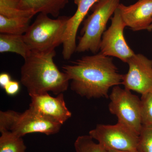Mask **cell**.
<instances>
[{
	"mask_svg": "<svg viewBox=\"0 0 152 152\" xmlns=\"http://www.w3.org/2000/svg\"><path fill=\"white\" fill-rule=\"evenodd\" d=\"M111 18V24L102 37L100 53L104 56L118 58L127 63L135 55L125 39L124 30L126 26L118 9H117Z\"/></svg>",
	"mask_w": 152,
	"mask_h": 152,
	"instance_id": "obj_8",
	"label": "cell"
},
{
	"mask_svg": "<svg viewBox=\"0 0 152 152\" xmlns=\"http://www.w3.org/2000/svg\"><path fill=\"white\" fill-rule=\"evenodd\" d=\"M74 3L76 4V5H77L80 2V0H73Z\"/></svg>",
	"mask_w": 152,
	"mask_h": 152,
	"instance_id": "obj_23",
	"label": "cell"
},
{
	"mask_svg": "<svg viewBox=\"0 0 152 152\" xmlns=\"http://www.w3.org/2000/svg\"><path fill=\"white\" fill-rule=\"evenodd\" d=\"M4 89L7 94L13 96L18 94L20 91V83L16 81L11 80L4 87Z\"/></svg>",
	"mask_w": 152,
	"mask_h": 152,
	"instance_id": "obj_20",
	"label": "cell"
},
{
	"mask_svg": "<svg viewBox=\"0 0 152 152\" xmlns=\"http://www.w3.org/2000/svg\"><path fill=\"white\" fill-rule=\"evenodd\" d=\"M148 31H151L152 30V23L150 25V26L148 28V29H147Z\"/></svg>",
	"mask_w": 152,
	"mask_h": 152,
	"instance_id": "obj_24",
	"label": "cell"
},
{
	"mask_svg": "<svg viewBox=\"0 0 152 152\" xmlns=\"http://www.w3.org/2000/svg\"><path fill=\"white\" fill-rule=\"evenodd\" d=\"M62 69L71 81L72 90L88 99H107L110 88L121 84L122 80L123 75L113 58L100 53L83 57Z\"/></svg>",
	"mask_w": 152,
	"mask_h": 152,
	"instance_id": "obj_1",
	"label": "cell"
},
{
	"mask_svg": "<svg viewBox=\"0 0 152 152\" xmlns=\"http://www.w3.org/2000/svg\"><path fill=\"white\" fill-rule=\"evenodd\" d=\"M16 12L34 16L37 13L50 15L54 17L59 15L68 0H7Z\"/></svg>",
	"mask_w": 152,
	"mask_h": 152,
	"instance_id": "obj_13",
	"label": "cell"
},
{
	"mask_svg": "<svg viewBox=\"0 0 152 152\" xmlns=\"http://www.w3.org/2000/svg\"><path fill=\"white\" fill-rule=\"evenodd\" d=\"M0 152H25L26 146L21 137L8 131L1 132Z\"/></svg>",
	"mask_w": 152,
	"mask_h": 152,
	"instance_id": "obj_16",
	"label": "cell"
},
{
	"mask_svg": "<svg viewBox=\"0 0 152 152\" xmlns=\"http://www.w3.org/2000/svg\"><path fill=\"white\" fill-rule=\"evenodd\" d=\"M120 0H99L92 8L93 12L84 22L76 51H90L96 54L100 50L102 37L109 19L121 3Z\"/></svg>",
	"mask_w": 152,
	"mask_h": 152,
	"instance_id": "obj_5",
	"label": "cell"
},
{
	"mask_svg": "<svg viewBox=\"0 0 152 152\" xmlns=\"http://www.w3.org/2000/svg\"><path fill=\"white\" fill-rule=\"evenodd\" d=\"M140 100L142 124L152 125V91L142 95Z\"/></svg>",
	"mask_w": 152,
	"mask_h": 152,
	"instance_id": "obj_19",
	"label": "cell"
},
{
	"mask_svg": "<svg viewBox=\"0 0 152 152\" xmlns=\"http://www.w3.org/2000/svg\"><path fill=\"white\" fill-rule=\"evenodd\" d=\"M108 152H140L137 150L134 151H118V150H107Z\"/></svg>",
	"mask_w": 152,
	"mask_h": 152,
	"instance_id": "obj_22",
	"label": "cell"
},
{
	"mask_svg": "<svg viewBox=\"0 0 152 152\" xmlns=\"http://www.w3.org/2000/svg\"><path fill=\"white\" fill-rule=\"evenodd\" d=\"M23 35L1 33L0 53L12 52L20 55L24 59L27 58L31 50L25 42Z\"/></svg>",
	"mask_w": 152,
	"mask_h": 152,
	"instance_id": "obj_14",
	"label": "cell"
},
{
	"mask_svg": "<svg viewBox=\"0 0 152 152\" xmlns=\"http://www.w3.org/2000/svg\"><path fill=\"white\" fill-rule=\"evenodd\" d=\"M109 97V111L117 117L118 122L139 135L142 126L140 99L130 91L118 86L113 87Z\"/></svg>",
	"mask_w": 152,
	"mask_h": 152,
	"instance_id": "obj_6",
	"label": "cell"
},
{
	"mask_svg": "<svg viewBox=\"0 0 152 152\" xmlns=\"http://www.w3.org/2000/svg\"><path fill=\"white\" fill-rule=\"evenodd\" d=\"M128 72L123 75L121 84L129 91L144 94L152 91V60L135 54L127 62Z\"/></svg>",
	"mask_w": 152,
	"mask_h": 152,
	"instance_id": "obj_9",
	"label": "cell"
},
{
	"mask_svg": "<svg viewBox=\"0 0 152 152\" xmlns=\"http://www.w3.org/2000/svg\"><path fill=\"white\" fill-rule=\"evenodd\" d=\"M48 15L39 13L23 36L31 51L48 52L63 44L69 17L50 18Z\"/></svg>",
	"mask_w": 152,
	"mask_h": 152,
	"instance_id": "obj_3",
	"label": "cell"
},
{
	"mask_svg": "<svg viewBox=\"0 0 152 152\" xmlns=\"http://www.w3.org/2000/svg\"><path fill=\"white\" fill-rule=\"evenodd\" d=\"M11 80V77L9 74L3 73L0 75V86L3 88Z\"/></svg>",
	"mask_w": 152,
	"mask_h": 152,
	"instance_id": "obj_21",
	"label": "cell"
},
{
	"mask_svg": "<svg viewBox=\"0 0 152 152\" xmlns=\"http://www.w3.org/2000/svg\"><path fill=\"white\" fill-rule=\"evenodd\" d=\"M137 150L140 152H152V125H142L139 135Z\"/></svg>",
	"mask_w": 152,
	"mask_h": 152,
	"instance_id": "obj_18",
	"label": "cell"
},
{
	"mask_svg": "<svg viewBox=\"0 0 152 152\" xmlns=\"http://www.w3.org/2000/svg\"><path fill=\"white\" fill-rule=\"evenodd\" d=\"M62 125L30 107L23 113L0 112V132L10 131L21 137L34 133L54 134L59 132Z\"/></svg>",
	"mask_w": 152,
	"mask_h": 152,
	"instance_id": "obj_4",
	"label": "cell"
},
{
	"mask_svg": "<svg viewBox=\"0 0 152 152\" xmlns=\"http://www.w3.org/2000/svg\"><path fill=\"white\" fill-rule=\"evenodd\" d=\"M89 135L107 150H137L139 134L119 123L114 125H97Z\"/></svg>",
	"mask_w": 152,
	"mask_h": 152,
	"instance_id": "obj_7",
	"label": "cell"
},
{
	"mask_svg": "<svg viewBox=\"0 0 152 152\" xmlns=\"http://www.w3.org/2000/svg\"><path fill=\"white\" fill-rule=\"evenodd\" d=\"M126 27L134 31L148 29L152 23V0H139L129 6L118 7Z\"/></svg>",
	"mask_w": 152,
	"mask_h": 152,
	"instance_id": "obj_11",
	"label": "cell"
},
{
	"mask_svg": "<svg viewBox=\"0 0 152 152\" xmlns=\"http://www.w3.org/2000/svg\"><path fill=\"white\" fill-rule=\"evenodd\" d=\"M29 107L42 115L63 125L72 116V113L66 106L63 93L54 97L48 93L30 96Z\"/></svg>",
	"mask_w": 152,
	"mask_h": 152,
	"instance_id": "obj_10",
	"label": "cell"
},
{
	"mask_svg": "<svg viewBox=\"0 0 152 152\" xmlns=\"http://www.w3.org/2000/svg\"><path fill=\"white\" fill-rule=\"evenodd\" d=\"M74 146L76 152H108L99 143L95 142L90 135L79 136Z\"/></svg>",
	"mask_w": 152,
	"mask_h": 152,
	"instance_id": "obj_17",
	"label": "cell"
},
{
	"mask_svg": "<svg viewBox=\"0 0 152 152\" xmlns=\"http://www.w3.org/2000/svg\"><path fill=\"white\" fill-rule=\"evenodd\" d=\"M31 18L28 17L8 18L0 15V32L23 35L29 27Z\"/></svg>",
	"mask_w": 152,
	"mask_h": 152,
	"instance_id": "obj_15",
	"label": "cell"
},
{
	"mask_svg": "<svg viewBox=\"0 0 152 152\" xmlns=\"http://www.w3.org/2000/svg\"><path fill=\"white\" fill-rule=\"evenodd\" d=\"M55 50L48 52L31 50L21 69V82L30 96L51 92L55 95L68 89L69 79L54 62Z\"/></svg>",
	"mask_w": 152,
	"mask_h": 152,
	"instance_id": "obj_2",
	"label": "cell"
},
{
	"mask_svg": "<svg viewBox=\"0 0 152 152\" xmlns=\"http://www.w3.org/2000/svg\"><path fill=\"white\" fill-rule=\"evenodd\" d=\"M99 0H80L77 5L76 12L70 17L67 24L63 45L62 55L66 60H69L76 51V37L80 25L87 15L90 9Z\"/></svg>",
	"mask_w": 152,
	"mask_h": 152,
	"instance_id": "obj_12",
	"label": "cell"
}]
</instances>
